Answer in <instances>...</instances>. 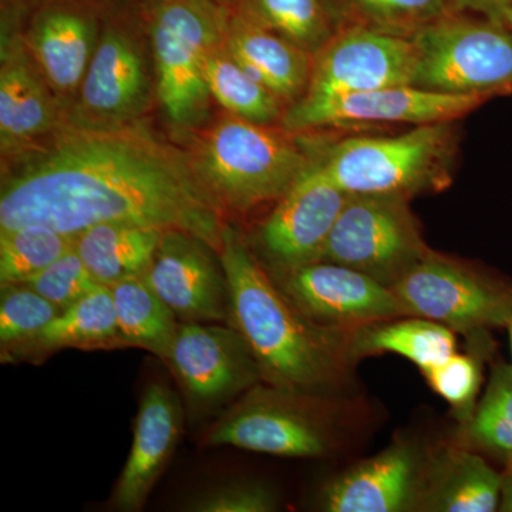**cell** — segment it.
<instances>
[{"label":"cell","mask_w":512,"mask_h":512,"mask_svg":"<svg viewBox=\"0 0 512 512\" xmlns=\"http://www.w3.org/2000/svg\"><path fill=\"white\" fill-rule=\"evenodd\" d=\"M485 97L393 86L335 96H302L286 107L281 127L291 133L356 123H447L483 106Z\"/></svg>","instance_id":"11"},{"label":"cell","mask_w":512,"mask_h":512,"mask_svg":"<svg viewBox=\"0 0 512 512\" xmlns=\"http://www.w3.org/2000/svg\"><path fill=\"white\" fill-rule=\"evenodd\" d=\"M154 99L156 76L140 0H109L96 52L64 117L126 124L143 120Z\"/></svg>","instance_id":"5"},{"label":"cell","mask_w":512,"mask_h":512,"mask_svg":"<svg viewBox=\"0 0 512 512\" xmlns=\"http://www.w3.org/2000/svg\"><path fill=\"white\" fill-rule=\"evenodd\" d=\"M220 258L229 320L254 355L262 382L320 397L349 386L356 365L349 345L352 330L323 328L303 316L229 225Z\"/></svg>","instance_id":"2"},{"label":"cell","mask_w":512,"mask_h":512,"mask_svg":"<svg viewBox=\"0 0 512 512\" xmlns=\"http://www.w3.org/2000/svg\"><path fill=\"white\" fill-rule=\"evenodd\" d=\"M501 471V498L498 511L512 512V458L505 461Z\"/></svg>","instance_id":"37"},{"label":"cell","mask_w":512,"mask_h":512,"mask_svg":"<svg viewBox=\"0 0 512 512\" xmlns=\"http://www.w3.org/2000/svg\"><path fill=\"white\" fill-rule=\"evenodd\" d=\"M427 457L429 453L413 441H394L328 481L320 491V508L328 512L419 511Z\"/></svg>","instance_id":"18"},{"label":"cell","mask_w":512,"mask_h":512,"mask_svg":"<svg viewBox=\"0 0 512 512\" xmlns=\"http://www.w3.org/2000/svg\"><path fill=\"white\" fill-rule=\"evenodd\" d=\"M349 345L356 362L382 353H396L424 373L456 353L457 339L456 332L441 323L406 316L352 330Z\"/></svg>","instance_id":"24"},{"label":"cell","mask_w":512,"mask_h":512,"mask_svg":"<svg viewBox=\"0 0 512 512\" xmlns=\"http://www.w3.org/2000/svg\"><path fill=\"white\" fill-rule=\"evenodd\" d=\"M29 6L2 0L0 28V150L10 156L52 133L64 109L26 45L23 26Z\"/></svg>","instance_id":"12"},{"label":"cell","mask_w":512,"mask_h":512,"mask_svg":"<svg viewBox=\"0 0 512 512\" xmlns=\"http://www.w3.org/2000/svg\"><path fill=\"white\" fill-rule=\"evenodd\" d=\"M74 238L39 224L0 229V284H25L73 249Z\"/></svg>","instance_id":"30"},{"label":"cell","mask_w":512,"mask_h":512,"mask_svg":"<svg viewBox=\"0 0 512 512\" xmlns=\"http://www.w3.org/2000/svg\"><path fill=\"white\" fill-rule=\"evenodd\" d=\"M109 0H39L23 35L64 114L73 106L99 43Z\"/></svg>","instance_id":"15"},{"label":"cell","mask_w":512,"mask_h":512,"mask_svg":"<svg viewBox=\"0 0 512 512\" xmlns=\"http://www.w3.org/2000/svg\"><path fill=\"white\" fill-rule=\"evenodd\" d=\"M272 278L303 316L323 328L356 330L409 316L392 288L335 262L276 271Z\"/></svg>","instance_id":"13"},{"label":"cell","mask_w":512,"mask_h":512,"mask_svg":"<svg viewBox=\"0 0 512 512\" xmlns=\"http://www.w3.org/2000/svg\"><path fill=\"white\" fill-rule=\"evenodd\" d=\"M205 79L212 100L217 101L227 113L259 124L281 123L285 104L245 72L224 42L215 46L208 55Z\"/></svg>","instance_id":"28"},{"label":"cell","mask_w":512,"mask_h":512,"mask_svg":"<svg viewBox=\"0 0 512 512\" xmlns=\"http://www.w3.org/2000/svg\"><path fill=\"white\" fill-rule=\"evenodd\" d=\"M423 124L394 137H352L330 148L320 170L348 194L399 195L439 188L446 177L453 130Z\"/></svg>","instance_id":"6"},{"label":"cell","mask_w":512,"mask_h":512,"mask_svg":"<svg viewBox=\"0 0 512 512\" xmlns=\"http://www.w3.org/2000/svg\"><path fill=\"white\" fill-rule=\"evenodd\" d=\"M110 289L127 348L148 350L168 362L180 328L173 309L151 289L144 276L124 279Z\"/></svg>","instance_id":"26"},{"label":"cell","mask_w":512,"mask_h":512,"mask_svg":"<svg viewBox=\"0 0 512 512\" xmlns=\"http://www.w3.org/2000/svg\"><path fill=\"white\" fill-rule=\"evenodd\" d=\"M231 8L313 56L338 33L329 0H232Z\"/></svg>","instance_id":"27"},{"label":"cell","mask_w":512,"mask_h":512,"mask_svg":"<svg viewBox=\"0 0 512 512\" xmlns=\"http://www.w3.org/2000/svg\"><path fill=\"white\" fill-rule=\"evenodd\" d=\"M29 224L72 237L99 224L181 231L218 254L227 227L188 151L143 120L109 126L67 117L2 157L0 229Z\"/></svg>","instance_id":"1"},{"label":"cell","mask_w":512,"mask_h":512,"mask_svg":"<svg viewBox=\"0 0 512 512\" xmlns=\"http://www.w3.org/2000/svg\"><path fill=\"white\" fill-rule=\"evenodd\" d=\"M412 37L417 87L485 99L512 93V32L503 23L451 12Z\"/></svg>","instance_id":"7"},{"label":"cell","mask_w":512,"mask_h":512,"mask_svg":"<svg viewBox=\"0 0 512 512\" xmlns=\"http://www.w3.org/2000/svg\"><path fill=\"white\" fill-rule=\"evenodd\" d=\"M500 22L507 26L512 32V6L510 9L505 10L504 15L501 16Z\"/></svg>","instance_id":"38"},{"label":"cell","mask_w":512,"mask_h":512,"mask_svg":"<svg viewBox=\"0 0 512 512\" xmlns=\"http://www.w3.org/2000/svg\"><path fill=\"white\" fill-rule=\"evenodd\" d=\"M504 464L512 458V365L493 356L485 392L461 429V443Z\"/></svg>","instance_id":"29"},{"label":"cell","mask_w":512,"mask_h":512,"mask_svg":"<svg viewBox=\"0 0 512 512\" xmlns=\"http://www.w3.org/2000/svg\"><path fill=\"white\" fill-rule=\"evenodd\" d=\"M325 400L256 384L214 427L208 444L278 457L325 456L336 440Z\"/></svg>","instance_id":"9"},{"label":"cell","mask_w":512,"mask_h":512,"mask_svg":"<svg viewBox=\"0 0 512 512\" xmlns=\"http://www.w3.org/2000/svg\"><path fill=\"white\" fill-rule=\"evenodd\" d=\"M501 473L473 448L429 451L419 511L494 512L500 507Z\"/></svg>","instance_id":"22"},{"label":"cell","mask_w":512,"mask_h":512,"mask_svg":"<svg viewBox=\"0 0 512 512\" xmlns=\"http://www.w3.org/2000/svg\"><path fill=\"white\" fill-rule=\"evenodd\" d=\"M144 279L185 322L229 319L228 282L220 254L200 238L165 231Z\"/></svg>","instance_id":"17"},{"label":"cell","mask_w":512,"mask_h":512,"mask_svg":"<svg viewBox=\"0 0 512 512\" xmlns=\"http://www.w3.org/2000/svg\"><path fill=\"white\" fill-rule=\"evenodd\" d=\"M183 429L178 397L163 383H151L141 399L130 454L113 493L120 511H140L156 487Z\"/></svg>","instance_id":"20"},{"label":"cell","mask_w":512,"mask_h":512,"mask_svg":"<svg viewBox=\"0 0 512 512\" xmlns=\"http://www.w3.org/2000/svg\"><path fill=\"white\" fill-rule=\"evenodd\" d=\"M163 229L134 224H99L74 238V249L100 285L144 276L164 235Z\"/></svg>","instance_id":"23"},{"label":"cell","mask_w":512,"mask_h":512,"mask_svg":"<svg viewBox=\"0 0 512 512\" xmlns=\"http://www.w3.org/2000/svg\"><path fill=\"white\" fill-rule=\"evenodd\" d=\"M417 72L419 53L412 36L353 23L338 30L315 55L311 83L303 96L416 86Z\"/></svg>","instance_id":"14"},{"label":"cell","mask_w":512,"mask_h":512,"mask_svg":"<svg viewBox=\"0 0 512 512\" xmlns=\"http://www.w3.org/2000/svg\"><path fill=\"white\" fill-rule=\"evenodd\" d=\"M508 332H510V342H511V353H512V320L510 325L507 326Z\"/></svg>","instance_id":"39"},{"label":"cell","mask_w":512,"mask_h":512,"mask_svg":"<svg viewBox=\"0 0 512 512\" xmlns=\"http://www.w3.org/2000/svg\"><path fill=\"white\" fill-rule=\"evenodd\" d=\"M451 12H476L485 18L500 22L505 10L510 9L512 0H450Z\"/></svg>","instance_id":"36"},{"label":"cell","mask_w":512,"mask_h":512,"mask_svg":"<svg viewBox=\"0 0 512 512\" xmlns=\"http://www.w3.org/2000/svg\"><path fill=\"white\" fill-rule=\"evenodd\" d=\"M278 508L271 488L259 483H234L195 498L188 510L198 512H269Z\"/></svg>","instance_id":"35"},{"label":"cell","mask_w":512,"mask_h":512,"mask_svg":"<svg viewBox=\"0 0 512 512\" xmlns=\"http://www.w3.org/2000/svg\"><path fill=\"white\" fill-rule=\"evenodd\" d=\"M291 134L227 113L198 131L188 154L221 210L245 214L281 200L311 165Z\"/></svg>","instance_id":"3"},{"label":"cell","mask_w":512,"mask_h":512,"mask_svg":"<svg viewBox=\"0 0 512 512\" xmlns=\"http://www.w3.org/2000/svg\"><path fill=\"white\" fill-rule=\"evenodd\" d=\"M220 2L227 3V0H220ZM227 5H229V3H227Z\"/></svg>","instance_id":"40"},{"label":"cell","mask_w":512,"mask_h":512,"mask_svg":"<svg viewBox=\"0 0 512 512\" xmlns=\"http://www.w3.org/2000/svg\"><path fill=\"white\" fill-rule=\"evenodd\" d=\"M156 76V100L178 131L210 123L205 62L224 42L231 5L220 0H140Z\"/></svg>","instance_id":"4"},{"label":"cell","mask_w":512,"mask_h":512,"mask_svg":"<svg viewBox=\"0 0 512 512\" xmlns=\"http://www.w3.org/2000/svg\"><path fill=\"white\" fill-rule=\"evenodd\" d=\"M231 2H232V0H227V3H229V5H231Z\"/></svg>","instance_id":"41"},{"label":"cell","mask_w":512,"mask_h":512,"mask_svg":"<svg viewBox=\"0 0 512 512\" xmlns=\"http://www.w3.org/2000/svg\"><path fill=\"white\" fill-rule=\"evenodd\" d=\"M335 13L350 16L355 25L412 36L417 30L451 13L450 0H329Z\"/></svg>","instance_id":"32"},{"label":"cell","mask_w":512,"mask_h":512,"mask_svg":"<svg viewBox=\"0 0 512 512\" xmlns=\"http://www.w3.org/2000/svg\"><path fill=\"white\" fill-rule=\"evenodd\" d=\"M491 355H460L453 353L439 366L431 367L424 372L427 383L458 414L460 420L467 423L477 406V396L480 393L483 373H481V357Z\"/></svg>","instance_id":"33"},{"label":"cell","mask_w":512,"mask_h":512,"mask_svg":"<svg viewBox=\"0 0 512 512\" xmlns=\"http://www.w3.org/2000/svg\"><path fill=\"white\" fill-rule=\"evenodd\" d=\"M350 195L322 173L319 163L306 168L259 228V245L274 272L322 261Z\"/></svg>","instance_id":"16"},{"label":"cell","mask_w":512,"mask_h":512,"mask_svg":"<svg viewBox=\"0 0 512 512\" xmlns=\"http://www.w3.org/2000/svg\"><path fill=\"white\" fill-rule=\"evenodd\" d=\"M168 363L185 390L204 404L225 402L262 382L258 363L234 326L183 323Z\"/></svg>","instance_id":"19"},{"label":"cell","mask_w":512,"mask_h":512,"mask_svg":"<svg viewBox=\"0 0 512 512\" xmlns=\"http://www.w3.org/2000/svg\"><path fill=\"white\" fill-rule=\"evenodd\" d=\"M224 43L245 72L271 90L285 107L308 90L315 56L232 8Z\"/></svg>","instance_id":"21"},{"label":"cell","mask_w":512,"mask_h":512,"mask_svg":"<svg viewBox=\"0 0 512 512\" xmlns=\"http://www.w3.org/2000/svg\"><path fill=\"white\" fill-rule=\"evenodd\" d=\"M427 251L407 198L352 194L330 232L322 261L349 266L393 288Z\"/></svg>","instance_id":"10"},{"label":"cell","mask_w":512,"mask_h":512,"mask_svg":"<svg viewBox=\"0 0 512 512\" xmlns=\"http://www.w3.org/2000/svg\"><path fill=\"white\" fill-rule=\"evenodd\" d=\"M60 312L56 305L28 285H2L0 348L3 362L23 359L43 329Z\"/></svg>","instance_id":"31"},{"label":"cell","mask_w":512,"mask_h":512,"mask_svg":"<svg viewBox=\"0 0 512 512\" xmlns=\"http://www.w3.org/2000/svg\"><path fill=\"white\" fill-rule=\"evenodd\" d=\"M127 348L121 338L110 286L97 285L84 298L63 309L43 329L23 359H40L62 349Z\"/></svg>","instance_id":"25"},{"label":"cell","mask_w":512,"mask_h":512,"mask_svg":"<svg viewBox=\"0 0 512 512\" xmlns=\"http://www.w3.org/2000/svg\"><path fill=\"white\" fill-rule=\"evenodd\" d=\"M409 316L434 320L468 339L512 320V281L457 259L427 254L393 286Z\"/></svg>","instance_id":"8"},{"label":"cell","mask_w":512,"mask_h":512,"mask_svg":"<svg viewBox=\"0 0 512 512\" xmlns=\"http://www.w3.org/2000/svg\"><path fill=\"white\" fill-rule=\"evenodd\" d=\"M23 285L35 289L43 298L63 311L100 284L73 248Z\"/></svg>","instance_id":"34"}]
</instances>
